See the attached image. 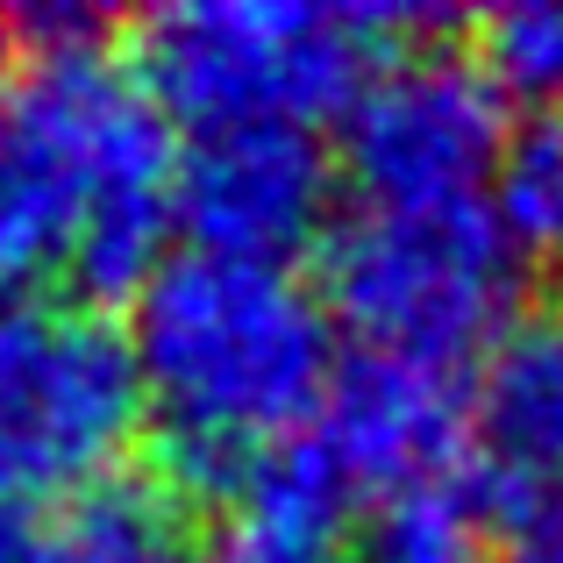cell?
I'll use <instances>...</instances> for the list:
<instances>
[{
  "mask_svg": "<svg viewBox=\"0 0 563 563\" xmlns=\"http://www.w3.org/2000/svg\"><path fill=\"white\" fill-rule=\"evenodd\" d=\"M22 79L0 108V292H43L65 272L86 292H122L165 264L172 122L129 65L93 51V14H14Z\"/></svg>",
  "mask_w": 563,
  "mask_h": 563,
  "instance_id": "1",
  "label": "cell"
},
{
  "mask_svg": "<svg viewBox=\"0 0 563 563\" xmlns=\"http://www.w3.org/2000/svg\"><path fill=\"white\" fill-rule=\"evenodd\" d=\"M464 442L471 399L456 393V364L399 357V350H357L350 364H335L314 450L350 493H378L393 507L428 499L464 464Z\"/></svg>",
  "mask_w": 563,
  "mask_h": 563,
  "instance_id": "8",
  "label": "cell"
},
{
  "mask_svg": "<svg viewBox=\"0 0 563 563\" xmlns=\"http://www.w3.org/2000/svg\"><path fill=\"white\" fill-rule=\"evenodd\" d=\"M129 350L157 421V485L179 507H221L321 413L335 378L321 292L292 264L221 250H179L143 278Z\"/></svg>",
  "mask_w": 563,
  "mask_h": 563,
  "instance_id": "2",
  "label": "cell"
},
{
  "mask_svg": "<svg viewBox=\"0 0 563 563\" xmlns=\"http://www.w3.org/2000/svg\"><path fill=\"white\" fill-rule=\"evenodd\" d=\"M514 151L507 86L450 43H399L343 114V165L364 207L478 200Z\"/></svg>",
  "mask_w": 563,
  "mask_h": 563,
  "instance_id": "6",
  "label": "cell"
},
{
  "mask_svg": "<svg viewBox=\"0 0 563 563\" xmlns=\"http://www.w3.org/2000/svg\"><path fill=\"white\" fill-rule=\"evenodd\" d=\"M151 399L129 335L79 292H0V507L122 485Z\"/></svg>",
  "mask_w": 563,
  "mask_h": 563,
  "instance_id": "4",
  "label": "cell"
},
{
  "mask_svg": "<svg viewBox=\"0 0 563 563\" xmlns=\"http://www.w3.org/2000/svg\"><path fill=\"white\" fill-rule=\"evenodd\" d=\"M464 456L493 563H563V300L514 314L485 350Z\"/></svg>",
  "mask_w": 563,
  "mask_h": 563,
  "instance_id": "7",
  "label": "cell"
},
{
  "mask_svg": "<svg viewBox=\"0 0 563 563\" xmlns=\"http://www.w3.org/2000/svg\"><path fill=\"white\" fill-rule=\"evenodd\" d=\"M357 563H493L485 536L450 507V493L407 499L378 521V536L357 550Z\"/></svg>",
  "mask_w": 563,
  "mask_h": 563,
  "instance_id": "14",
  "label": "cell"
},
{
  "mask_svg": "<svg viewBox=\"0 0 563 563\" xmlns=\"http://www.w3.org/2000/svg\"><path fill=\"white\" fill-rule=\"evenodd\" d=\"M514 250L499 207H357L329 235V300L364 350L456 364L471 343L507 329Z\"/></svg>",
  "mask_w": 563,
  "mask_h": 563,
  "instance_id": "5",
  "label": "cell"
},
{
  "mask_svg": "<svg viewBox=\"0 0 563 563\" xmlns=\"http://www.w3.org/2000/svg\"><path fill=\"white\" fill-rule=\"evenodd\" d=\"M499 221H507L514 250L563 264V108L521 129L499 165Z\"/></svg>",
  "mask_w": 563,
  "mask_h": 563,
  "instance_id": "12",
  "label": "cell"
},
{
  "mask_svg": "<svg viewBox=\"0 0 563 563\" xmlns=\"http://www.w3.org/2000/svg\"><path fill=\"white\" fill-rule=\"evenodd\" d=\"M478 57L499 86L521 93H556L563 100V8L556 0H528V8H499L478 22Z\"/></svg>",
  "mask_w": 563,
  "mask_h": 563,
  "instance_id": "13",
  "label": "cell"
},
{
  "mask_svg": "<svg viewBox=\"0 0 563 563\" xmlns=\"http://www.w3.org/2000/svg\"><path fill=\"white\" fill-rule=\"evenodd\" d=\"M36 563H200L186 536V507L165 485H108L93 499H71L57 528H43Z\"/></svg>",
  "mask_w": 563,
  "mask_h": 563,
  "instance_id": "11",
  "label": "cell"
},
{
  "mask_svg": "<svg viewBox=\"0 0 563 563\" xmlns=\"http://www.w3.org/2000/svg\"><path fill=\"white\" fill-rule=\"evenodd\" d=\"M350 485L314 450V435H292L272 450L214 514L200 563H357L350 556Z\"/></svg>",
  "mask_w": 563,
  "mask_h": 563,
  "instance_id": "10",
  "label": "cell"
},
{
  "mask_svg": "<svg viewBox=\"0 0 563 563\" xmlns=\"http://www.w3.org/2000/svg\"><path fill=\"white\" fill-rule=\"evenodd\" d=\"M428 36L413 8H300V0H186L129 29V79L165 122L314 129L350 108L399 43Z\"/></svg>",
  "mask_w": 563,
  "mask_h": 563,
  "instance_id": "3",
  "label": "cell"
},
{
  "mask_svg": "<svg viewBox=\"0 0 563 563\" xmlns=\"http://www.w3.org/2000/svg\"><path fill=\"white\" fill-rule=\"evenodd\" d=\"M321 207H329V151L314 143V129H200L179 151L172 214L192 229V250L286 264L321 229Z\"/></svg>",
  "mask_w": 563,
  "mask_h": 563,
  "instance_id": "9",
  "label": "cell"
},
{
  "mask_svg": "<svg viewBox=\"0 0 563 563\" xmlns=\"http://www.w3.org/2000/svg\"><path fill=\"white\" fill-rule=\"evenodd\" d=\"M43 556V528L22 507H0V563H36Z\"/></svg>",
  "mask_w": 563,
  "mask_h": 563,
  "instance_id": "15",
  "label": "cell"
}]
</instances>
